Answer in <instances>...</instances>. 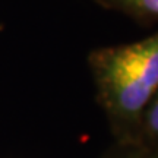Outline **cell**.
<instances>
[{
	"instance_id": "277c9868",
	"label": "cell",
	"mask_w": 158,
	"mask_h": 158,
	"mask_svg": "<svg viewBox=\"0 0 158 158\" xmlns=\"http://www.w3.org/2000/svg\"><path fill=\"white\" fill-rule=\"evenodd\" d=\"M101 158H158L157 148L145 147L138 142H114Z\"/></svg>"
},
{
	"instance_id": "7a4b0ae2",
	"label": "cell",
	"mask_w": 158,
	"mask_h": 158,
	"mask_svg": "<svg viewBox=\"0 0 158 158\" xmlns=\"http://www.w3.org/2000/svg\"><path fill=\"white\" fill-rule=\"evenodd\" d=\"M106 10L120 13L142 27L158 23V0H92Z\"/></svg>"
},
{
	"instance_id": "3957f363",
	"label": "cell",
	"mask_w": 158,
	"mask_h": 158,
	"mask_svg": "<svg viewBox=\"0 0 158 158\" xmlns=\"http://www.w3.org/2000/svg\"><path fill=\"white\" fill-rule=\"evenodd\" d=\"M133 142L158 149V92L142 117L138 135Z\"/></svg>"
},
{
	"instance_id": "6da1fadb",
	"label": "cell",
	"mask_w": 158,
	"mask_h": 158,
	"mask_svg": "<svg viewBox=\"0 0 158 158\" xmlns=\"http://www.w3.org/2000/svg\"><path fill=\"white\" fill-rule=\"evenodd\" d=\"M86 63L114 142H133L158 92V29L142 40L91 50Z\"/></svg>"
}]
</instances>
